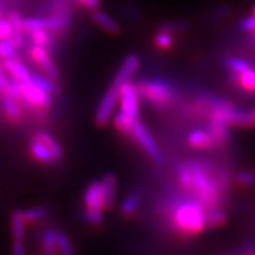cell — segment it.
Listing matches in <instances>:
<instances>
[{
  "label": "cell",
  "instance_id": "22",
  "mask_svg": "<svg viewBox=\"0 0 255 255\" xmlns=\"http://www.w3.org/2000/svg\"><path fill=\"white\" fill-rule=\"evenodd\" d=\"M47 215V209L45 207H32V208H28L27 210L24 212V216L26 222L33 223V222H38L40 220H43L45 216Z\"/></svg>",
  "mask_w": 255,
  "mask_h": 255
},
{
  "label": "cell",
  "instance_id": "13",
  "mask_svg": "<svg viewBox=\"0 0 255 255\" xmlns=\"http://www.w3.org/2000/svg\"><path fill=\"white\" fill-rule=\"evenodd\" d=\"M92 19L95 20V23L98 25L101 28H103L104 31H107L110 34H117L120 33L121 28L120 25L116 23V20H114V18H111L109 14L105 13V12L101 11L100 8H96L92 12Z\"/></svg>",
  "mask_w": 255,
  "mask_h": 255
},
{
  "label": "cell",
  "instance_id": "25",
  "mask_svg": "<svg viewBox=\"0 0 255 255\" xmlns=\"http://www.w3.org/2000/svg\"><path fill=\"white\" fill-rule=\"evenodd\" d=\"M17 55V46L9 39H0V58L1 60L12 58Z\"/></svg>",
  "mask_w": 255,
  "mask_h": 255
},
{
  "label": "cell",
  "instance_id": "37",
  "mask_svg": "<svg viewBox=\"0 0 255 255\" xmlns=\"http://www.w3.org/2000/svg\"><path fill=\"white\" fill-rule=\"evenodd\" d=\"M241 83L245 88L255 89V70L248 69L247 71L241 73Z\"/></svg>",
  "mask_w": 255,
  "mask_h": 255
},
{
  "label": "cell",
  "instance_id": "18",
  "mask_svg": "<svg viewBox=\"0 0 255 255\" xmlns=\"http://www.w3.org/2000/svg\"><path fill=\"white\" fill-rule=\"evenodd\" d=\"M136 119L128 116L127 114H124L123 111L120 110V113H117L114 117V124L117 129L121 130L122 132L126 133H131L132 128L136 123Z\"/></svg>",
  "mask_w": 255,
  "mask_h": 255
},
{
  "label": "cell",
  "instance_id": "32",
  "mask_svg": "<svg viewBox=\"0 0 255 255\" xmlns=\"http://www.w3.org/2000/svg\"><path fill=\"white\" fill-rule=\"evenodd\" d=\"M8 20L12 25L13 32H24V19L21 18L20 14H19V12L17 11L9 12Z\"/></svg>",
  "mask_w": 255,
  "mask_h": 255
},
{
  "label": "cell",
  "instance_id": "15",
  "mask_svg": "<svg viewBox=\"0 0 255 255\" xmlns=\"http://www.w3.org/2000/svg\"><path fill=\"white\" fill-rule=\"evenodd\" d=\"M102 186H103V196L105 208H110L115 202V196H116L117 189V180L113 174L105 175L102 180Z\"/></svg>",
  "mask_w": 255,
  "mask_h": 255
},
{
  "label": "cell",
  "instance_id": "24",
  "mask_svg": "<svg viewBox=\"0 0 255 255\" xmlns=\"http://www.w3.org/2000/svg\"><path fill=\"white\" fill-rule=\"evenodd\" d=\"M57 250L64 255H72L75 253L71 241H70L68 235L64 234V233L58 232V235H57Z\"/></svg>",
  "mask_w": 255,
  "mask_h": 255
},
{
  "label": "cell",
  "instance_id": "17",
  "mask_svg": "<svg viewBox=\"0 0 255 255\" xmlns=\"http://www.w3.org/2000/svg\"><path fill=\"white\" fill-rule=\"evenodd\" d=\"M1 98V107L4 113L6 114V116L8 117L9 120H18L20 117V107H19L18 101L15 98L11 97L9 95H4L0 96Z\"/></svg>",
  "mask_w": 255,
  "mask_h": 255
},
{
  "label": "cell",
  "instance_id": "34",
  "mask_svg": "<svg viewBox=\"0 0 255 255\" xmlns=\"http://www.w3.org/2000/svg\"><path fill=\"white\" fill-rule=\"evenodd\" d=\"M85 220L91 225H98L103 221V210L101 209H88L85 212Z\"/></svg>",
  "mask_w": 255,
  "mask_h": 255
},
{
  "label": "cell",
  "instance_id": "27",
  "mask_svg": "<svg viewBox=\"0 0 255 255\" xmlns=\"http://www.w3.org/2000/svg\"><path fill=\"white\" fill-rule=\"evenodd\" d=\"M39 28H46L45 18L39 17H31L24 19V31L30 33L32 31L39 30ZM47 30V28H46Z\"/></svg>",
  "mask_w": 255,
  "mask_h": 255
},
{
  "label": "cell",
  "instance_id": "20",
  "mask_svg": "<svg viewBox=\"0 0 255 255\" xmlns=\"http://www.w3.org/2000/svg\"><path fill=\"white\" fill-rule=\"evenodd\" d=\"M36 138H38L39 141H41L43 143H45V144L49 146L50 150L53 152V155H55L56 159H59V158L63 157V148L59 145V143L57 142L56 139L50 135V133L44 132V131L38 132Z\"/></svg>",
  "mask_w": 255,
  "mask_h": 255
},
{
  "label": "cell",
  "instance_id": "10",
  "mask_svg": "<svg viewBox=\"0 0 255 255\" xmlns=\"http://www.w3.org/2000/svg\"><path fill=\"white\" fill-rule=\"evenodd\" d=\"M83 200H84V205L88 209L103 210L105 208L102 180L94 181V182L87 188Z\"/></svg>",
  "mask_w": 255,
  "mask_h": 255
},
{
  "label": "cell",
  "instance_id": "38",
  "mask_svg": "<svg viewBox=\"0 0 255 255\" xmlns=\"http://www.w3.org/2000/svg\"><path fill=\"white\" fill-rule=\"evenodd\" d=\"M12 32L13 28L8 19L0 18V39H8L12 36Z\"/></svg>",
  "mask_w": 255,
  "mask_h": 255
},
{
  "label": "cell",
  "instance_id": "6",
  "mask_svg": "<svg viewBox=\"0 0 255 255\" xmlns=\"http://www.w3.org/2000/svg\"><path fill=\"white\" fill-rule=\"evenodd\" d=\"M137 90L144 95L146 98L156 103H167L170 101L171 89L167 83L163 81H149V82H141L137 87Z\"/></svg>",
  "mask_w": 255,
  "mask_h": 255
},
{
  "label": "cell",
  "instance_id": "28",
  "mask_svg": "<svg viewBox=\"0 0 255 255\" xmlns=\"http://www.w3.org/2000/svg\"><path fill=\"white\" fill-rule=\"evenodd\" d=\"M138 203H139V195H137V194H131V195H129L126 200L123 201L121 209H122L124 214L130 215L135 212L137 207H138Z\"/></svg>",
  "mask_w": 255,
  "mask_h": 255
},
{
  "label": "cell",
  "instance_id": "45",
  "mask_svg": "<svg viewBox=\"0 0 255 255\" xmlns=\"http://www.w3.org/2000/svg\"><path fill=\"white\" fill-rule=\"evenodd\" d=\"M253 12H254V14H255V5H254V7H253Z\"/></svg>",
  "mask_w": 255,
  "mask_h": 255
},
{
  "label": "cell",
  "instance_id": "14",
  "mask_svg": "<svg viewBox=\"0 0 255 255\" xmlns=\"http://www.w3.org/2000/svg\"><path fill=\"white\" fill-rule=\"evenodd\" d=\"M31 155L33 156L37 161L43 162V163H51V162L57 161L53 152L50 150V148L45 143L39 141L38 138H34L30 144Z\"/></svg>",
  "mask_w": 255,
  "mask_h": 255
},
{
  "label": "cell",
  "instance_id": "30",
  "mask_svg": "<svg viewBox=\"0 0 255 255\" xmlns=\"http://www.w3.org/2000/svg\"><path fill=\"white\" fill-rule=\"evenodd\" d=\"M177 175H178V178H180L181 183H182L184 187H189L193 184V176H191V171L188 165H184V164L178 165Z\"/></svg>",
  "mask_w": 255,
  "mask_h": 255
},
{
  "label": "cell",
  "instance_id": "23",
  "mask_svg": "<svg viewBox=\"0 0 255 255\" xmlns=\"http://www.w3.org/2000/svg\"><path fill=\"white\" fill-rule=\"evenodd\" d=\"M30 81L33 83L34 85L39 87L43 90H45L50 94H52L53 91L56 90L55 84H53V79H51L50 77H44V76H39V75H31Z\"/></svg>",
  "mask_w": 255,
  "mask_h": 255
},
{
  "label": "cell",
  "instance_id": "33",
  "mask_svg": "<svg viewBox=\"0 0 255 255\" xmlns=\"http://www.w3.org/2000/svg\"><path fill=\"white\" fill-rule=\"evenodd\" d=\"M155 43L158 47L167 49V47L171 46V44H173V37H171V34L168 31H161L155 37Z\"/></svg>",
  "mask_w": 255,
  "mask_h": 255
},
{
  "label": "cell",
  "instance_id": "26",
  "mask_svg": "<svg viewBox=\"0 0 255 255\" xmlns=\"http://www.w3.org/2000/svg\"><path fill=\"white\" fill-rule=\"evenodd\" d=\"M32 43L36 45L47 46L50 44V33L46 28H39V30L30 32Z\"/></svg>",
  "mask_w": 255,
  "mask_h": 255
},
{
  "label": "cell",
  "instance_id": "39",
  "mask_svg": "<svg viewBox=\"0 0 255 255\" xmlns=\"http://www.w3.org/2000/svg\"><path fill=\"white\" fill-rule=\"evenodd\" d=\"M188 27V24L184 21H170V23H164L161 25V31H182Z\"/></svg>",
  "mask_w": 255,
  "mask_h": 255
},
{
  "label": "cell",
  "instance_id": "40",
  "mask_svg": "<svg viewBox=\"0 0 255 255\" xmlns=\"http://www.w3.org/2000/svg\"><path fill=\"white\" fill-rule=\"evenodd\" d=\"M240 26L242 30L245 31H255V14L251 15V17H247L242 19Z\"/></svg>",
  "mask_w": 255,
  "mask_h": 255
},
{
  "label": "cell",
  "instance_id": "46",
  "mask_svg": "<svg viewBox=\"0 0 255 255\" xmlns=\"http://www.w3.org/2000/svg\"><path fill=\"white\" fill-rule=\"evenodd\" d=\"M254 38H255V31H254Z\"/></svg>",
  "mask_w": 255,
  "mask_h": 255
},
{
  "label": "cell",
  "instance_id": "35",
  "mask_svg": "<svg viewBox=\"0 0 255 255\" xmlns=\"http://www.w3.org/2000/svg\"><path fill=\"white\" fill-rule=\"evenodd\" d=\"M228 66L233 70V71L240 73V75L250 69V65H248V63H246L245 60H242V59H239V58H231V59H229L228 60Z\"/></svg>",
  "mask_w": 255,
  "mask_h": 255
},
{
  "label": "cell",
  "instance_id": "7",
  "mask_svg": "<svg viewBox=\"0 0 255 255\" xmlns=\"http://www.w3.org/2000/svg\"><path fill=\"white\" fill-rule=\"evenodd\" d=\"M119 102L121 105V111H123L128 116L137 120L139 114V101L138 90H137L135 85L130 84L129 82L121 85Z\"/></svg>",
  "mask_w": 255,
  "mask_h": 255
},
{
  "label": "cell",
  "instance_id": "44",
  "mask_svg": "<svg viewBox=\"0 0 255 255\" xmlns=\"http://www.w3.org/2000/svg\"><path fill=\"white\" fill-rule=\"evenodd\" d=\"M252 115H253V116L255 117V108L253 109V111H252Z\"/></svg>",
  "mask_w": 255,
  "mask_h": 255
},
{
  "label": "cell",
  "instance_id": "19",
  "mask_svg": "<svg viewBox=\"0 0 255 255\" xmlns=\"http://www.w3.org/2000/svg\"><path fill=\"white\" fill-rule=\"evenodd\" d=\"M189 142L191 145L197 146V148H205L212 144L213 136L203 130H194L189 135Z\"/></svg>",
  "mask_w": 255,
  "mask_h": 255
},
{
  "label": "cell",
  "instance_id": "36",
  "mask_svg": "<svg viewBox=\"0 0 255 255\" xmlns=\"http://www.w3.org/2000/svg\"><path fill=\"white\" fill-rule=\"evenodd\" d=\"M9 85V78L7 77V72L2 65L1 58H0V96H4L7 94Z\"/></svg>",
  "mask_w": 255,
  "mask_h": 255
},
{
  "label": "cell",
  "instance_id": "8",
  "mask_svg": "<svg viewBox=\"0 0 255 255\" xmlns=\"http://www.w3.org/2000/svg\"><path fill=\"white\" fill-rule=\"evenodd\" d=\"M132 135L136 137V139L141 143V145L145 149V151L148 152V155L154 159L156 162H162L163 161V156H162L161 151L157 143L155 142L154 137L151 136V133L149 132V130L146 129L144 124H142L138 120L136 121L135 126L132 128Z\"/></svg>",
  "mask_w": 255,
  "mask_h": 255
},
{
  "label": "cell",
  "instance_id": "21",
  "mask_svg": "<svg viewBox=\"0 0 255 255\" xmlns=\"http://www.w3.org/2000/svg\"><path fill=\"white\" fill-rule=\"evenodd\" d=\"M57 235L58 232L56 229H47L41 237V245L47 253H55L57 251Z\"/></svg>",
  "mask_w": 255,
  "mask_h": 255
},
{
  "label": "cell",
  "instance_id": "11",
  "mask_svg": "<svg viewBox=\"0 0 255 255\" xmlns=\"http://www.w3.org/2000/svg\"><path fill=\"white\" fill-rule=\"evenodd\" d=\"M139 65V58L137 55H129L124 59L122 65L120 66L119 71H117L116 76L114 78V84L123 85L124 83L129 82V79L132 77V75L137 71Z\"/></svg>",
  "mask_w": 255,
  "mask_h": 255
},
{
  "label": "cell",
  "instance_id": "29",
  "mask_svg": "<svg viewBox=\"0 0 255 255\" xmlns=\"http://www.w3.org/2000/svg\"><path fill=\"white\" fill-rule=\"evenodd\" d=\"M226 215L221 209L210 210L208 214L206 215V225L209 226H219L225 222Z\"/></svg>",
  "mask_w": 255,
  "mask_h": 255
},
{
  "label": "cell",
  "instance_id": "31",
  "mask_svg": "<svg viewBox=\"0 0 255 255\" xmlns=\"http://www.w3.org/2000/svg\"><path fill=\"white\" fill-rule=\"evenodd\" d=\"M210 130H212V136H214L215 138L219 139V141H223V139H226V137H227V130H226L225 123L213 120Z\"/></svg>",
  "mask_w": 255,
  "mask_h": 255
},
{
  "label": "cell",
  "instance_id": "1",
  "mask_svg": "<svg viewBox=\"0 0 255 255\" xmlns=\"http://www.w3.org/2000/svg\"><path fill=\"white\" fill-rule=\"evenodd\" d=\"M175 221L181 229L196 233L206 226V215L197 202H183L175 210Z\"/></svg>",
  "mask_w": 255,
  "mask_h": 255
},
{
  "label": "cell",
  "instance_id": "12",
  "mask_svg": "<svg viewBox=\"0 0 255 255\" xmlns=\"http://www.w3.org/2000/svg\"><path fill=\"white\" fill-rule=\"evenodd\" d=\"M2 65L6 70V72L8 75H11V78L17 79L19 82L27 81L31 77V71L27 69V66L24 63H21L20 60L12 57V58H7L2 60Z\"/></svg>",
  "mask_w": 255,
  "mask_h": 255
},
{
  "label": "cell",
  "instance_id": "43",
  "mask_svg": "<svg viewBox=\"0 0 255 255\" xmlns=\"http://www.w3.org/2000/svg\"><path fill=\"white\" fill-rule=\"evenodd\" d=\"M78 1L88 8H91V9L100 8V0H78Z\"/></svg>",
  "mask_w": 255,
  "mask_h": 255
},
{
  "label": "cell",
  "instance_id": "5",
  "mask_svg": "<svg viewBox=\"0 0 255 255\" xmlns=\"http://www.w3.org/2000/svg\"><path fill=\"white\" fill-rule=\"evenodd\" d=\"M213 120L225 124H235L241 127H251L255 123V117L252 114L234 109L228 104L221 105L213 115Z\"/></svg>",
  "mask_w": 255,
  "mask_h": 255
},
{
  "label": "cell",
  "instance_id": "42",
  "mask_svg": "<svg viewBox=\"0 0 255 255\" xmlns=\"http://www.w3.org/2000/svg\"><path fill=\"white\" fill-rule=\"evenodd\" d=\"M238 180L244 184H254L255 176L251 173H240L238 175Z\"/></svg>",
  "mask_w": 255,
  "mask_h": 255
},
{
  "label": "cell",
  "instance_id": "16",
  "mask_svg": "<svg viewBox=\"0 0 255 255\" xmlns=\"http://www.w3.org/2000/svg\"><path fill=\"white\" fill-rule=\"evenodd\" d=\"M25 226H26V220L24 212L15 210L11 216V233L14 240H23L25 237Z\"/></svg>",
  "mask_w": 255,
  "mask_h": 255
},
{
  "label": "cell",
  "instance_id": "41",
  "mask_svg": "<svg viewBox=\"0 0 255 255\" xmlns=\"http://www.w3.org/2000/svg\"><path fill=\"white\" fill-rule=\"evenodd\" d=\"M12 253L14 255H25L26 254V248L23 240H14L12 245Z\"/></svg>",
  "mask_w": 255,
  "mask_h": 255
},
{
  "label": "cell",
  "instance_id": "4",
  "mask_svg": "<svg viewBox=\"0 0 255 255\" xmlns=\"http://www.w3.org/2000/svg\"><path fill=\"white\" fill-rule=\"evenodd\" d=\"M120 98V87L116 84H111L109 90L105 92L96 111L95 121L98 126H107L108 122L113 119L114 110L119 103Z\"/></svg>",
  "mask_w": 255,
  "mask_h": 255
},
{
  "label": "cell",
  "instance_id": "9",
  "mask_svg": "<svg viewBox=\"0 0 255 255\" xmlns=\"http://www.w3.org/2000/svg\"><path fill=\"white\" fill-rule=\"evenodd\" d=\"M30 55L32 60H33L37 65H39V68L45 72L47 77H50L51 79L58 78V71H57L55 63H53L52 58H51L50 52L46 46L36 45V44H33V46H32L30 50Z\"/></svg>",
  "mask_w": 255,
  "mask_h": 255
},
{
  "label": "cell",
  "instance_id": "2",
  "mask_svg": "<svg viewBox=\"0 0 255 255\" xmlns=\"http://www.w3.org/2000/svg\"><path fill=\"white\" fill-rule=\"evenodd\" d=\"M20 100L30 107L45 110L51 105V94L37 85H34L30 79L20 82Z\"/></svg>",
  "mask_w": 255,
  "mask_h": 255
},
{
  "label": "cell",
  "instance_id": "3",
  "mask_svg": "<svg viewBox=\"0 0 255 255\" xmlns=\"http://www.w3.org/2000/svg\"><path fill=\"white\" fill-rule=\"evenodd\" d=\"M191 176H193V186L199 191L200 195L203 200H214L218 194V188H216L214 181L209 177L207 171L196 162H190L188 164Z\"/></svg>",
  "mask_w": 255,
  "mask_h": 255
}]
</instances>
